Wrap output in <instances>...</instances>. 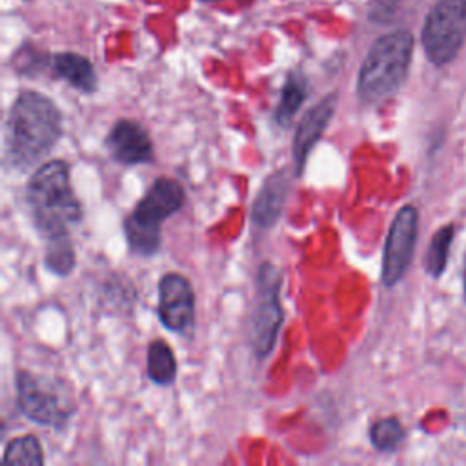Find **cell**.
<instances>
[{"mask_svg": "<svg viewBox=\"0 0 466 466\" xmlns=\"http://www.w3.org/2000/svg\"><path fill=\"white\" fill-rule=\"evenodd\" d=\"M62 131V116L51 98L24 91L11 106L7 118V157L13 167L27 169L53 149Z\"/></svg>", "mask_w": 466, "mask_h": 466, "instance_id": "obj_1", "label": "cell"}, {"mask_svg": "<svg viewBox=\"0 0 466 466\" xmlns=\"http://www.w3.org/2000/svg\"><path fill=\"white\" fill-rule=\"evenodd\" d=\"M27 204L38 231L46 238L69 235L67 229L80 220L82 209L69 184V167L64 160H51L31 175Z\"/></svg>", "mask_w": 466, "mask_h": 466, "instance_id": "obj_2", "label": "cell"}, {"mask_svg": "<svg viewBox=\"0 0 466 466\" xmlns=\"http://www.w3.org/2000/svg\"><path fill=\"white\" fill-rule=\"evenodd\" d=\"M413 51L410 31H393L380 36L362 62L357 91L366 104H379L390 98L404 82Z\"/></svg>", "mask_w": 466, "mask_h": 466, "instance_id": "obj_3", "label": "cell"}, {"mask_svg": "<svg viewBox=\"0 0 466 466\" xmlns=\"http://www.w3.org/2000/svg\"><path fill=\"white\" fill-rule=\"evenodd\" d=\"M184 187L167 177L157 178L137 208L126 218L124 229L129 249L137 255H153L160 246L162 222L184 204Z\"/></svg>", "mask_w": 466, "mask_h": 466, "instance_id": "obj_4", "label": "cell"}, {"mask_svg": "<svg viewBox=\"0 0 466 466\" xmlns=\"http://www.w3.org/2000/svg\"><path fill=\"white\" fill-rule=\"evenodd\" d=\"M16 399L20 411L42 426H62L75 411V400L67 382L31 371L18 373Z\"/></svg>", "mask_w": 466, "mask_h": 466, "instance_id": "obj_5", "label": "cell"}, {"mask_svg": "<svg viewBox=\"0 0 466 466\" xmlns=\"http://www.w3.org/2000/svg\"><path fill=\"white\" fill-rule=\"evenodd\" d=\"M466 40V0H439L422 27L428 58L441 66L457 55Z\"/></svg>", "mask_w": 466, "mask_h": 466, "instance_id": "obj_6", "label": "cell"}, {"mask_svg": "<svg viewBox=\"0 0 466 466\" xmlns=\"http://www.w3.org/2000/svg\"><path fill=\"white\" fill-rule=\"evenodd\" d=\"M282 306H280V273L279 269L264 262L257 275L255 306L251 311V344L258 357L271 353L279 329L282 326Z\"/></svg>", "mask_w": 466, "mask_h": 466, "instance_id": "obj_7", "label": "cell"}, {"mask_svg": "<svg viewBox=\"0 0 466 466\" xmlns=\"http://www.w3.org/2000/svg\"><path fill=\"white\" fill-rule=\"evenodd\" d=\"M417 224L419 215L413 206H402L388 231V238L384 244V255H382V282L386 286L397 284L402 275L406 273L411 257L413 248L417 240Z\"/></svg>", "mask_w": 466, "mask_h": 466, "instance_id": "obj_8", "label": "cell"}, {"mask_svg": "<svg viewBox=\"0 0 466 466\" xmlns=\"http://www.w3.org/2000/svg\"><path fill=\"white\" fill-rule=\"evenodd\" d=\"M195 317V295L186 277L166 273L158 282V319L169 331L184 333Z\"/></svg>", "mask_w": 466, "mask_h": 466, "instance_id": "obj_9", "label": "cell"}, {"mask_svg": "<svg viewBox=\"0 0 466 466\" xmlns=\"http://www.w3.org/2000/svg\"><path fill=\"white\" fill-rule=\"evenodd\" d=\"M337 107V95L329 93L320 102H317L313 107L306 111L300 124L297 126L295 138H293V160H295V175L300 177L306 166V160L317 144V140L322 137L324 129L328 127L333 113Z\"/></svg>", "mask_w": 466, "mask_h": 466, "instance_id": "obj_10", "label": "cell"}, {"mask_svg": "<svg viewBox=\"0 0 466 466\" xmlns=\"http://www.w3.org/2000/svg\"><path fill=\"white\" fill-rule=\"evenodd\" d=\"M111 157L126 166L144 164L153 158V144L147 131L133 120H118L107 135Z\"/></svg>", "mask_w": 466, "mask_h": 466, "instance_id": "obj_11", "label": "cell"}, {"mask_svg": "<svg viewBox=\"0 0 466 466\" xmlns=\"http://www.w3.org/2000/svg\"><path fill=\"white\" fill-rule=\"evenodd\" d=\"M289 187H291V175L288 173L286 167L271 173L260 186L258 195L253 202V222L258 224L260 228H269L273 226L289 195Z\"/></svg>", "mask_w": 466, "mask_h": 466, "instance_id": "obj_12", "label": "cell"}, {"mask_svg": "<svg viewBox=\"0 0 466 466\" xmlns=\"http://www.w3.org/2000/svg\"><path fill=\"white\" fill-rule=\"evenodd\" d=\"M55 73L69 82L73 87L91 93L96 87V73L91 62L76 53H60L53 58Z\"/></svg>", "mask_w": 466, "mask_h": 466, "instance_id": "obj_13", "label": "cell"}, {"mask_svg": "<svg viewBox=\"0 0 466 466\" xmlns=\"http://www.w3.org/2000/svg\"><path fill=\"white\" fill-rule=\"evenodd\" d=\"M306 95H308L306 80L300 75L291 73L280 91V100L275 107V120L282 127H288L291 124V120L297 115V111L300 109Z\"/></svg>", "mask_w": 466, "mask_h": 466, "instance_id": "obj_14", "label": "cell"}, {"mask_svg": "<svg viewBox=\"0 0 466 466\" xmlns=\"http://www.w3.org/2000/svg\"><path fill=\"white\" fill-rule=\"evenodd\" d=\"M177 362L167 342L153 340L147 348V377L155 384L167 386L175 380Z\"/></svg>", "mask_w": 466, "mask_h": 466, "instance_id": "obj_15", "label": "cell"}, {"mask_svg": "<svg viewBox=\"0 0 466 466\" xmlns=\"http://www.w3.org/2000/svg\"><path fill=\"white\" fill-rule=\"evenodd\" d=\"M46 240V266L56 275H67L75 266V251L69 235H58Z\"/></svg>", "mask_w": 466, "mask_h": 466, "instance_id": "obj_16", "label": "cell"}, {"mask_svg": "<svg viewBox=\"0 0 466 466\" xmlns=\"http://www.w3.org/2000/svg\"><path fill=\"white\" fill-rule=\"evenodd\" d=\"M44 462L40 442L35 435H22L13 439L4 453V464L40 466Z\"/></svg>", "mask_w": 466, "mask_h": 466, "instance_id": "obj_17", "label": "cell"}, {"mask_svg": "<svg viewBox=\"0 0 466 466\" xmlns=\"http://www.w3.org/2000/svg\"><path fill=\"white\" fill-rule=\"evenodd\" d=\"M453 238V226H444L441 228L428 248L426 253V260H424V268L431 277H439L446 266V258H448V251H450V244Z\"/></svg>", "mask_w": 466, "mask_h": 466, "instance_id": "obj_18", "label": "cell"}, {"mask_svg": "<svg viewBox=\"0 0 466 466\" xmlns=\"http://www.w3.org/2000/svg\"><path fill=\"white\" fill-rule=\"evenodd\" d=\"M404 437V430L395 417L377 420L370 430L371 444L380 451H390L399 446Z\"/></svg>", "mask_w": 466, "mask_h": 466, "instance_id": "obj_19", "label": "cell"}, {"mask_svg": "<svg viewBox=\"0 0 466 466\" xmlns=\"http://www.w3.org/2000/svg\"><path fill=\"white\" fill-rule=\"evenodd\" d=\"M464 291H466V264H464Z\"/></svg>", "mask_w": 466, "mask_h": 466, "instance_id": "obj_20", "label": "cell"}]
</instances>
